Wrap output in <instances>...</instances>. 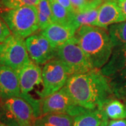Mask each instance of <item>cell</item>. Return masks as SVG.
I'll return each mask as SVG.
<instances>
[{"mask_svg":"<svg viewBox=\"0 0 126 126\" xmlns=\"http://www.w3.org/2000/svg\"><path fill=\"white\" fill-rule=\"evenodd\" d=\"M64 87L75 103L90 110L100 109L114 94L107 79L97 69L70 76Z\"/></svg>","mask_w":126,"mask_h":126,"instance_id":"obj_1","label":"cell"},{"mask_svg":"<svg viewBox=\"0 0 126 126\" xmlns=\"http://www.w3.org/2000/svg\"><path fill=\"white\" fill-rule=\"evenodd\" d=\"M74 36L94 69H100L108 62L114 46L107 29L82 25Z\"/></svg>","mask_w":126,"mask_h":126,"instance_id":"obj_2","label":"cell"},{"mask_svg":"<svg viewBox=\"0 0 126 126\" xmlns=\"http://www.w3.org/2000/svg\"><path fill=\"white\" fill-rule=\"evenodd\" d=\"M0 16L9 26L12 34L23 39L40 30L35 6L6 9L0 14Z\"/></svg>","mask_w":126,"mask_h":126,"instance_id":"obj_3","label":"cell"},{"mask_svg":"<svg viewBox=\"0 0 126 126\" xmlns=\"http://www.w3.org/2000/svg\"><path fill=\"white\" fill-rule=\"evenodd\" d=\"M108 80L113 94H126V45L114 47L107 63L100 69Z\"/></svg>","mask_w":126,"mask_h":126,"instance_id":"obj_4","label":"cell"},{"mask_svg":"<svg viewBox=\"0 0 126 126\" xmlns=\"http://www.w3.org/2000/svg\"><path fill=\"white\" fill-rule=\"evenodd\" d=\"M55 58L67 67L70 76L83 74L94 69L74 36L55 49Z\"/></svg>","mask_w":126,"mask_h":126,"instance_id":"obj_5","label":"cell"},{"mask_svg":"<svg viewBox=\"0 0 126 126\" xmlns=\"http://www.w3.org/2000/svg\"><path fill=\"white\" fill-rule=\"evenodd\" d=\"M1 102L3 116L9 126H34L35 113L27 101L20 97H14L2 99Z\"/></svg>","mask_w":126,"mask_h":126,"instance_id":"obj_6","label":"cell"},{"mask_svg":"<svg viewBox=\"0 0 126 126\" xmlns=\"http://www.w3.org/2000/svg\"><path fill=\"white\" fill-rule=\"evenodd\" d=\"M31 59L25 39L11 34L0 44V65L18 72Z\"/></svg>","mask_w":126,"mask_h":126,"instance_id":"obj_7","label":"cell"},{"mask_svg":"<svg viewBox=\"0 0 126 126\" xmlns=\"http://www.w3.org/2000/svg\"><path fill=\"white\" fill-rule=\"evenodd\" d=\"M70 74L67 67L60 60L54 58L44 64L42 68L41 99L58 92L65 86Z\"/></svg>","mask_w":126,"mask_h":126,"instance_id":"obj_8","label":"cell"},{"mask_svg":"<svg viewBox=\"0 0 126 126\" xmlns=\"http://www.w3.org/2000/svg\"><path fill=\"white\" fill-rule=\"evenodd\" d=\"M20 87L22 98L25 99L32 105L35 113L36 118L41 115V100H36L30 95V93L37 85L42 83V69L39 64L30 60L18 72Z\"/></svg>","mask_w":126,"mask_h":126,"instance_id":"obj_9","label":"cell"},{"mask_svg":"<svg viewBox=\"0 0 126 126\" xmlns=\"http://www.w3.org/2000/svg\"><path fill=\"white\" fill-rule=\"evenodd\" d=\"M90 109L82 107L74 102L65 87L58 92L41 99V111L42 114L47 113H67L76 117Z\"/></svg>","mask_w":126,"mask_h":126,"instance_id":"obj_10","label":"cell"},{"mask_svg":"<svg viewBox=\"0 0 126 126\" xmlns=\"http://www.w3.org/2000/svg\"><path fill=\"white\" fill-rule=\"evenodd\" d=\"M25 42L30 58L37 64H45L55 58V49L41 32L28 36Z\"/></svg>","mask_w":126,"mask_h":126,"instance_id":"obj_11","label":"cell"},{"mask_svg":"<svg viewBox=\"0 0 126 126\" xmlns=\"http://www.w3.org/2000/svg\"><path fill=\"white\" fill-rule=\"evenodd\" d=\"M14 97H22L18 72L0 65V99L2 100Z\"/></svg>","mask_w":126,"mask_h":126,"instance_id":"obj_12","label":"cell"},{"mask_svg":"<svg viewBox=\"0 0 126 126\" xmlns=\"http://www.w3.org/2000/svg\"><path fill=\"white\" fill-rule=\"evenodd\" d=\"M126 20L117 0H106L99 7L98 18L96 26L107 29L113 24L121 23Z\"/></svg>","mask_w":126,"mask_h":126,"instance_id":"obj_13","label":"cell"},{"mask_svg":"<svg viewBox=\"0 0 126 126\" xmlns=\"http://www.w3.org/2000/svg\"><path fill=\"white\" fill-rule=\"evenodd\" d=\"M76 32L77 30L72 27L56 23H52L44 30H41V34L55 49L74 38Z\"/></svg>","mask_w":126,"mask_h":126,"instance_id":"obj_14","label":"cell"},{"mask_svg":"<svg viewBox=\"0 0 126 126\" xmlns=\"http://www.w3.org/2000/svg\"><path fill=\"white\" fill-rule=\"evenodd\" d=\"M74 117L67 113L42 114L35 118L34 126H74Z\"/></svg>","mask_w":126,"mask_h":126,"instance_id":"obj_15","label":"cell"},{"mask_svg":"<svg viewBox=\"0 0 126 126\" xmlns=\"http://www.w3.org/2000/svg\"><path fill=\"white\" fill-rule=\"evenodd\" d=\"M50 4L52 10L53 23H59L67 27H72L75 30H78L74 20V13L64 8L55 0H50Z\"/></svg>","mask_w":126,"mask_h":126,"instance_id":"obj_16","label":"cell"},{"mask_svg":"<svg viewBox=\"0 0 126 126\" xmlns=\"http://www.w3.org/2000/svg\"><path fill=\"white\" fill-rule=\"evenodd\" d=\"M107 119L103 111L96 109L88 110L74 117V126H101Z\"/></svg>","mask_w":126,"mask_h":126,"instance_id":"obj_17","label":"cell"},{"mask_svg":"<svg viewBox=\"0 0 126 126\" xmlns=\"http://www.w3.org/2000/svg\"><path fill=\"white\" fill-rule=\"evenodd\" d=\"M99 109L103 111L107 119L118 120L126 118V106L118 99H109Z\"/></svg>","mask_w":126,"mask_h":126,"instance_id":"obj_18","label":"cell"},{"mask_svg":"<svg viewBox=\"0 0 126 126\" xmlns=\"http://www.w3.org/2000/svg\"><path fill=\"white\" fill-rule=\"evenodd\" d=\"M107 30L114 47L126 45V20L109 26Z\"/></svg>","mask_w":126,"mask_h":126,"instance_id":"obj_19","label":"cell"},{"mask_svg":"<svg viewBox=\"0 0 126 126\" xmlns=\"http://www.w3.org/2000/svg\"><path fill=\"white\" fill-rule=\"evenodd\" d=\"M36 8L38 11L39 29L40 30H43L50 24L53 23L50 0H40Z\"/></svg>","mask_w":126,"mask_h":126,"instance_id":"obj_20","label":"cell"},{"mask_svg":"<svg viewBox=\"0 0 126 126\" xmlns=\"http://www.w3.org/2000/svg\"><path fill=\"white\" fill-rule=\"evenodd\" d=\"M99 7L75 14L74 20L78 29L82 25L96 26L98 18Z\"/></svg>","mask_w":126,"mask_h":126,"instance_id":"obj_21","label":"cell"},{"mask_svg":"<svg viewBox=\"0 0 126 126\" xmlns=\"http://www.w3.org/2000/svg\"><path fill=\"white\" fill-rule=\"evenodd\" d=\"M39 1L40 0H1V2L6 9H10L26 6H36Z\"/></svg>","mask_w":126,"mask_h":126,"instance_id":"obj_22","label":"cell"},{"mask_svg":"<svg viewBox=\"0 0 126 126\" xmlns=\"http://www.w3.org/2000/svg\"><path fill=\"white\" fill-rule=\"evenodd\" d=\"M70 1L74 14L81 13L87 10L92 9V8L84 0H70Z\"/></svg>","mask_w":126,"mask_h":126,"instance_id":"obj_23","label":"cell"},{"mask_svg":"<svg viewBox=\"0 0 126 126\" xmlns=\"http://www.w3.org/2000/svg\"><path fill=\"white\" fill-rule=\"evenodd\" d=\"M12 34L9 26L0 16V44L6 40Z\"/></svg>","mask_w":126,"mask_h":126,"instance_id":"obj_24","label":"cell"},{"mask_svg":"<svg viewBox=\"0 0 126 126\" xmlns=\"http://www.w3.org/2000/svg\"><path fill=\"white\" fill-rule=\"evenodd\" d=\"M106 126H126V119H118V120H111L107 122Z\"/></svg>","mask_w":126,"mask_h":126,"instance_id":"obj_25","label":"cell"},{"mask_svg":"<svg viewBox=\"0 0 126 126\" xmlns=\"http://www.w3.org/2000/svg\"><path fill=\"white\" fill-rule=\"evenodd\" d=\"M55 1L56 2H58L60 5H62L64 8L68 9L69 11H72L73 13H74V11H73V9H72V4H71L70 0H55Z\"/></svg>","mask_w":126,"mask_h":126,"instance_id":"obj_26","label":"cell"},{"mask_svg":"<svg viewBox=\"0 0 126 126\" xmlns=\"http://www.w3.org/2000/svg\"><path fill=\"white\" fill-rule=\"evenodd\" d=\"M92 9L98 8L102 4V0H84Z\"/></svg>","mask_w":126,"mask_h":126,"instance_id":"obj_27","label":"cell"},{"mask_svg":"<svg viewBox=\"0 0 126 126\" xmlns=\"http://www.w3.org/2000/svg\"><path fill=\"white\" fill-rule=\"evenodd\" d=\"M117 2L120 8L121 9L123 13L126 17V0H117Z\"/></svg>","mask_w":126,"mask_h":126,"instance_id":"obj_28","label":"cell"},{"mask_svg":"<svg viewBox=\"0 0 126 126\" xmlns=\"http://www.w3.org/2000/svg\"><path fill=\"white\" fill-rule=\"evenodd\" d=\"M107 122H108V120L105 121L102 124V126H107Z\"/></svg>","mask_w":126,"mask_h":126,"instance_id":"obj_29","label":"cell"},{"mask_svg":"<svg viewBox=\"0 0 126 126\" xmlns=\"http://www.w3.org/2000/svg\"><path fill=\"white\" fill-rule=\"evenodd\" d=\"M0 126H6V124L3 123H0Z\"/></svg>","mask_w":126,"mask_h":126,"instance_id":"obj_30","label":"cell"}]
</instances>
